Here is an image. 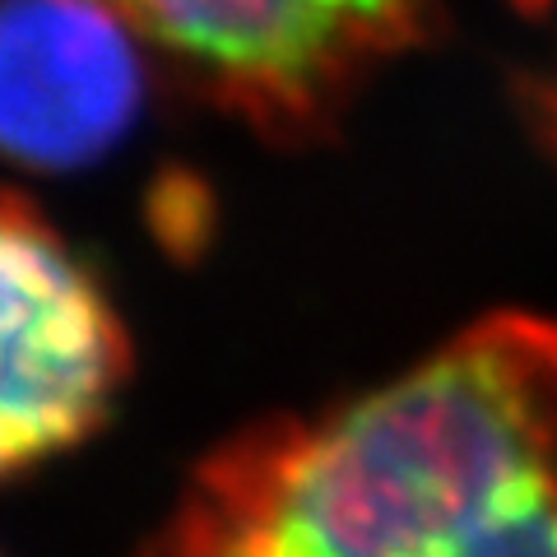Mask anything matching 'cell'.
Segmentation results:
<instances>
[{
  "label": "cell",
  "instance_id": "cell-1",
  "mask_svg": "<svg viewBox=\"0 0 557 557\" xmlns=\"http://www.w3.org/2000/svg\"><path fill=\"white\" fill-rule=\"evenodd\" d=\"M139 557H557V325L487 317L190 469Z\"/></svg>",
  "mask_w": 557,
  "mask_h": 557
},
{
  "label": "cell",
  "instance_id": "cell-2",
  "mask_svg": "<svg viewBox=\"0 0 557 557\" xmlns=\"http://www.w3.org/2000/svg\"><path fill=\"white\" fill-rule=\"evenodd\" d=\"M149 61L270 139H302L409 47L437 0H102Z\"/></svg>",
  "mask_w": 557,
  "mask_h": 557
},
{
  "label": "cell",
  "instance_id": "cell-3",
  "mask_svg": "<svg viewBox=\"0 0 557 557\" xmlns=\"http://www.w3.org/2000/svg\"><path fill=\"white\" fill-rule=\"evenodd\" d=\"M126 376L102 284L28 200L0 196V479L98 432Z\"/></svg>",
  "mask_w": 557,
  "mask_h": 557
},
{
  "label": "cell",
  "instance_id": "cell-4",
  "mask_svg": "<svg viewBox=\"0 0 557 557\" xmlns=\"http://www.w3.org/2000/svg\"><path fill=\"white\" fill-rule=\"evenodd\" d=\"M149 51L102 0H0V159L70 172L145 102Z\"/></svg>",
  "mask_w": 557,
  "mask_h": 557
}]
</instances>
